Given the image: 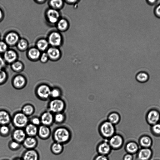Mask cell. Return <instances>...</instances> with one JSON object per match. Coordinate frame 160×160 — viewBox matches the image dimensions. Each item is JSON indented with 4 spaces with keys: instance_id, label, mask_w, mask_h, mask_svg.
Returning <instances> with one entry per match:
<instances>
[{
    "instance_id": "cb8c5ba5",
    "label": "cell",
    "mask_w": 160,
    "mask_h": 160,
    "mask_svg": "<svg viewBox=\"0 0 160 160\" xmlns=\"http://www.w3.org/2000/svg\"><path fill=\"white\" fill-rule=\"evenodd\" d=\"M49 44L47 39L41 38L38 39L36 42V47L40 52H45L49 48Z\"/></svg>"
},
{
    "instance_id": "c3c4849f",
    "label": "cell",
    "mask_w": 160,
    "mask_h": 160,
    "mask_svg": "<svg viewBox=\"0 0 160 160\" xmlns=\"http://www.w3.org/2000/svg\"><path fill=\"white\" fill-rule=\"evenodd\" d=\"M6 62L3 58L0 56V65L3 68Z\"/></svg>"
},
{
    "instance_id": "52a82bcc",
    "label": "cell",
    "mask_w": 160,
    "mask_h": 160,
    "mask_svg": "<svg viewBox=\"0 0 160 160\" xmlns=\"http://www.w3.org/2000/svg\"><path fill=\"white\" fill-rule=\"evenodd\" d=\"M45 16L47 22L51 25H55L61 18L59 11L50 8L46 10Z\"/></svg>"
},
{
    "instance_id": "db71d44e",
    "label": "cell",
    "mask_w": 160,
    "mask_h": 160,
    "mask_svg": "<svg viewBox=\"0 0 160 160\" xmlns=\"http://www.w3.org/2000/svg\"></svg>"
},
{
    "instance_id": "6da1fadb",
    "label": "cell",
    "mask_w": 160,
    "mask_h": 160,
    "mask_svg": "<svg viewBox=\"0 0 160 160\" xmlns=\"http://www.w3.org/2000/svg\"><path fill=\"white\" fill-rule=\"evenodd\" d=\"M52 135L54 142L63 145L68 143L71 139V135L69 131L63 127L56 128L53 130Z\"/></svg>"
},
{
    "instance_id": "816d5d0a",
    "label": "cell",
    "mask_w": 160,
    "mask_h": 160,
    "mask_svg": "<svg viewBox=\"0 0 160 160\" xmlns=\"http://www.w3.org/2000/svg\"><path fill=\"white\" fill-rule=\"evenodd\" d=\"M156 1V0L148 1V2L149 3V4H154Z\"/></svg>"
},
{
    "instance_id": "d6a6232c",
    "label": "cell",
    "mask_w": 160,
    "mask_h": 160,
    "mask_svg": "<svg viewBox=\"0 0 160 160\" xmlns=\"http://www.w3.org/2000/svg\"><path fill=\"white\" fill-rule=\"evenodd\" d=\"M11 129L8 125L0 126V135L2 137H8L10 134Z\"/></svg>"
},
{
    "instance_id": "e575fe53",
    "label": "cell",
    "mask_w": 160,
    "mask_h": 160,
    "mask_svg": "<svg viewBox=\"0 0 160 160\" xmlns=\"http://www.w3.org/2000/svg\"><path fill=\"white\" fill-rule=\"evenodd\" d=\"M120 118L119 116L118 113L113 112L109 115L108 119L109 122L114 124L117 123L119 122Z\"/></svg>"
},
{
    "instance_id": "2e32d148",
    "label": "cell",
    "mask_w": 160,
    "mask_h": 160,
    "mask_svg": "<svg viewBox=\"0 0 160 160\" xmlns=\"http://www.w3.org/2000/svg\"><path fill=\"white\" fill-rule=\"evenodd\" d=\"M18 57L17 52L12 49H8L3 54V58L6 63L11 64L18 60Z\"/></svg>"
},
{
    "instance_id": "ac0fdd59",
    "label": "cell",
    "mask_w": 160,
    "mask_h": 160,
    "mask_svg": "<svg viewBox=\"0 0 160 160\" xmlns=\"http://www.w3.org/2000/svg\"><path fill=\"white\" fill-rule=\"evenodd\" d=\"M51 134L49 127L41 124L38 127L37 135L42 140H47L49 138Z\"/></svg>"
},
{
    "instance_id": "8d00e7d4",
    "label": "cell",
    "mask_w": 160,
    "mask_h": 160,
    "mask_svg": "<svg viewBox=\"0 0 160 160\" xmlns=\"http://www.w3.org/2000/svg\"><path fill=\"white\" fill-rule=\"evenodd\" d=\"M61 94V92L57 87H53L51 88L50 93V97L52 99L59 98Z\"/></svg>"
},
{
    "instance_id": "4316f807",
    "label": "cell",
    "mask_w": 160,
    "mask_h": 160,
    "mask_svg": "<svg viewBox=\"0 0 160 160\" xmlns=\"http://www.w3.org/2000/svg\"><path fill=\"white\" fill-rule=\"evenodd\" d=\"M152 155L151 150L147 148L140 150L138 154V158L140 160H148Z\"/></svg>"
},
{
    "instance_id": "83f0119b",
    "label": "cell",
    "mask_w": 160,
    "mask_h": 160,
    "mask_svg": "<svg viewBox=\"0 0 160 160\" xmlns=\"http://www.w3.org/2000/svg\"><path fill=\"white\" fill-rule=\"evenodd\" d=\"M34 106L31 104H26L22 107L21 111L28 117L32 115L35 112Z\"/></svg>"
},
{
    "instance_id": "d6986e66",
    "label": "cell",
    "mask_w": 160,
    "mask_h": 160,
    "mask_svg": "<svg viewBox=\"0 0 160 160\" xmlns=\"http://www.w3.org/2000/svg\"><path fill=\"white\" fill-rule=\"evenodd\" d=\"M38 144V141L36 137L27 136L22 145L26 149H35Z\"/></svg>"
},
{
    "instance_id": "7c38bea8",
    "label": "cell",
    "mask_w": 160,
    "mask_h": 160,
    "mask_svg": "<svg viewBox=\"0 0 160 160\" xmlns=\"http://www.w3.org/2000/svg\"><path fill=\"white\" fill-rule=\"evenodd\" d=\"M12 83L13 87L17 89H21L27 85V79L26 77L21 74L16 75L13 78Z\"/></svg>"
},
{
    "instance_id": "60d3db41",
    "label": "cell",
    "mask_w": 160,
    "mask_h": 160,
    "mask_svg": "<svg viewBox=\"0 0 160 160\" xmlns=\"http://www.w3.org/2000/svg\"><path fill=\"white\" fill-rule=\"evenodd\" d=\"M30 121V122L38 127H39L41 124L40 117L37 116H34L32 118Z\"/></svg>"
},
{
    "instance_id": "9c48e42d",
    "label": "cell",
    "mask_w": 160,
    "mask_h": 160,
    "mask_svg": "<svg viewBox=\"0 0 160 160\" xmlns=\"http://www.w3.org/2000/svg\"><path fill=\"white\" fill-rule=\"evenodd\" d=\"M19 34L16 32L10 31L5 35L4 41L8 47H12L16 46L20 38Z\"/></svg>"
},
{
    "instance_id": "5bb4252c",
    "label": "cell",
    "mask_w": 160,
    "mask_h": 160,
    "mask_svg": "<svg viewBox=\"0 0 160 160\" xmlns=\"http://www.w3.org/2000/svg\"><path fill=\"white\" fill-rule=\"evenodd\" d=\"M41 124L49 127L54 122V114L48 110L43 112L40 117Z\"/></svg>"
},
{
    "instance_id": "7bdbcfd3",
    "label": "cell",
    "mask_w": 160,
    "mask_h": 160,
    "mask_svg": "<svg viewBox=\"0 0 160 160\" xmlns=\"http://www.w3.org/2000/svg\"><path fill=\"white\" fill-rule=\"evenodd\" d=\"M49 60L48 57L46 52H45L41 53L39 59L41 63H47Z\"/></svg>"
},
{
    "instance_id": "8992f818",
    "label": "cell",
    "mask_w": 160,
    "mask_h": 160,
    "mask_svg": "<svg viewBox=\"0 0 160 160\" xmlns=\"http://www.w3.org/2000/svg\"><path fill=\"white\" fill-rule=\"evenodd\" d=\"M65 103L61 99L58 98L52 99L48 102V111L53 114L62 112L65 108Z\"/></svg>"
},
{
    "instance_id": "9a60e30c",
    "label": "cell",
    "mask_w": 160,
    "mask_h": 160,
    "mask_svg": "<svg viewBox=\"0 0 160 160\" xmlns=\"http://www.w3.org/2000/svg\"><path fill=\"white\" fill-rule=\"evenodd\" d=\"M12 140L22 144L27 136L24 129L15 128L12 132Z\"/></svg>"
},
{
    "instance_id": "e0dca14e",
    "label": "cell",
    "mask_w": 160,
    "mask_h": 160,
    "mask_svg": "<svg viewBox=\"0 0 160 160\" xmlns=\"http://www.w3.org/2000/svg\"><path fill=\"white\" fill-rule=\"evenodd\" d=\"M21 158L22 160H39L40 156L35 149H28L23 152Z\"/></svg>"
},
{
    "instance_id": "ab89813d",
    "label": "cell",
    "mask_w": 160,
    "mask_h": 160,
    "mask_svg": "<svg viewBox=\"0 0 160 160\" xmlns=\"http://www.w3.org/2000/svg\"><path fill=\"white\" fill-rule=\"evenodd\" d=\"M152 132L156 135H160V122L151 126Z\"/></svg>"
},
{
    "instance_id": "7402d4cb",
    "label": "cell",
    "mask_w": 160,
    "mask_h": 160,
    "mask_svg": "<svg viewBox=\"0 0 160 160\" xmlns=\"http://www.w3.org/2000/svg\"><path fill=\"white\" fill-rule=\"evenodd\" d=\"M12 117L9 112L4 109L0 110V126L8 125L11 122Z\"/></svg>"
},
{
    "instance_id": "7dc6e473",
    "label": "cell",
    "mask_w": 160,
    "mask_h": 160,
    "mask_svg": "<svg viewBox=\"0 0 160 160\" xmlns=\"http://www.w3.org/2000/svg\"><path fill=\"white\" fill-rule=\"evenodd\" d=\"M155 12L156 15L160 17V4L158 5L156 8Z\"/></svg>"
},
{
    "instance_id": "f6af8a7d",
    "label": "cell",
    "mask_w": 160,
    "mask_h": 160,
    "mask_svg": "<svg viewBox=\"0 0 160 160\" xmlns=\"http://www.w3.org/2000/svg\"><path fill=\"white\" fill-rule=\"evenodd\" d=\"M133 157L131 154L128 153L125 155L123 157V160H132Z\"/></svg>"
},
{
    "instance_id": "603a6c76",
    "label": "cell",
    "mask_w": 160,
    "mask_h": 160,
    "mask_svg": "<svg viewBox=\"0 0 160 160\" xmlns=\"http://www.w3.org/2000/svg\"><path fill=\"white\" fill-rule=\"evenodd\" d=\"M38 127L29 122L24 128L27 136L36 137L37 136Z\"/></svg>"
},
{
    "instance_id": "b9f144b4",
    "label": "cell",
    "mask_w": 160,
    "mask_h": 160,
    "mask_svg": "<svg viewBox=\"0 0 160 160\" xmlns=\"http://www.w3.org/2000/svg\"><path fill=\"white\" fill-rule=\"evenodd\" d=\"M8 47L4 41H0V53L3 54L8 49Z\"/></svg>"
},
{
    "instance_id": "836d02e7",
    "label": "cell",
    "mask_w": 160,
    "mask_h": 160,
    "mask_svg": "<svg viewBox=\"0 0 160 160\" xmlns=\"http://www.w3.org/2000/svg\"><path fill=\"white\" fill-rule=\"evenodd\" d=\"M21 145V144L12 140L9 142L8 147L11 150L16 151L20 148Z\"/></svg>"
},
{
    "instance_id": "44dd1931",
    "label": "cell",
    "mask_w": 160,
    "mask_h": 160,
    "mask_svg": "<svg viewBox=\"0 0 160 160\" xmlns=\"http://www.w3.org/2000/svg\"><path fill=\"white\" fill-rule=\"evenodd\" d=\"M56 28L58 31L63 32L68 30L70 23L68 20L64 18H61L56 24Z\"/></svg>"
},
{
    "instance_id": "1f68e13d",
    "label": "cell",
    "mask_w": 160,
    "mask_h": 160,
    "mask_svg": "<svg viewBox=\"0 0 160 160\" xmlns=\"http://www.w3.org/2000/svg\"><path fill=\"white\" fill-rule=\"evenodd\" d=\"M138 149L137 145L133 142L128 143L125 146L126 150L128 153L132 154L136 152Z\"/></svg>"
},
{
    "instance_id": "f546056e",
    "label": "cell",
    "mask_w": 160,
    "mask_h": 160,
    "mask_svg": "<svg viewBox=\"0 0 160 160\" xmlns=\"http://www.w3.org/2000/svg\"><path fill=\"white\" fill-rule=\"evenodd\" d=\"M29 44L27 39L24 38H20L16 46L18 50L24 52L28 48Z\"/></svg>"
},
{
    "instance_id": "7a4b0ae2",
    "label": "cell",
    "mask_w": 160,
    "mask_h": 160,
    "mask_svg": "<svg viewBox=\"0 0 160 160\" xmlns=\"http://www.w3.org/2000/svg\"><path fill=\"white\" fill-rule=\"evenodd\" d=\"M29 121L28 117L21 111L15 112L12 117L11 122L15 128L23 129Z\"/></svg>"
},
{
    "instance_id": "d4e9b609",
    "label": "cell",
    "mask_w": 160,
    "mask_h": 160,
    "mask_svg": "<svg viewBox=\"0 0 160 160\" xmlns=\"http://www.w3.org/2000/svg\"><path fill=\"white\" fill-rule=\"evenodd\" d=\"M63 149V145L55 142L52 143L50 146L51 152L55 155H58L62 153Z\"/></svg>"
},
{
    "instance_id": "4dcf8cb0",
    "label": "cell",
    "mask_w": 160,
    "mask_h": 160,
    "mask_svg": "<svg viewBox=\"0 0 160 160\" xmlns=\"http://www.w3.org/2000/svg\"><path fill=\"white\" fill-rule=\"evenodd\" d=\"M149 78L148 74L144 72L138 73L136 76V80L140 83H145L147 82Z\"/></svg>"
},
{
    "instance_id": "8fae6325",
    "label": "cell",
    "mask_w": 160,
    "mask_h": 160,
    "mask_svg": "<svg viewBox=\"0 0 160 160\" xmlns=\"http://www.w3.org/2000/svg\"><path fill=\"white\" fill-rule=\"evenodd\" d=\"M146 120L147 122L151 126L160 122V112L155 109L150 110L146 114Z\"/></svg>"
},
{
    "instance_id": "f1b7e54d",
    "label": "cell",
    "mask_w": 160,
    "mask_h": 160,
    "mask_svg": "<svg viewBox=\"0 0 160 160\" xmlns=\"http://www.w3.org/2000/svg\"><path fill=\"white\" fill-rule=\"evenodd\" d=\"M10 65L12 70L17 73L22 72L24 68L23 63L21 61L18 60Z\"/></svg>"
},
{
    "instance_id": "f5cc1de1",
    "label": "cell",
    "mask_w": 160,
    "mask_h": 160,
    "mask_svg": "<svg viewBox=\"0 0 160 160\" xmlns=\"http://www.w3.org/2000/svg\"><path fill=\"white\" fill-rule=\"evenodd\" d=\"M13 160H22L21 158H17L14 159Z\"/></svg>"
},
{
    "instance_id": "bcb514c9",
    "label": "cell",
    "mask_w": 160,
    "mask_h": 160,
    "mask_svg": "<svg viewBox=\"0 0 160 160\" xmlns=\"http://www.w3.org/2000/svg\"><path fill=\"white\" fill-rule=\"evenodd\" d=\"M79 1L78 0H65L64 2L67 4L69 5L74 4L78 2Z\"/></svg>"
},
{
    "instance_id": "ba28073f",
    "label": "cell",
    "mask_w": 160,
    "mask_h": 160,
    "mask_svg": "<svg viewBox=\"0 0 160 160\" xmlns=\"http://www.w3.org/2000/svg\"><path fill=\"white\" fill-rule=\"evenodd\" d=\"M112 150L108 140L104 139L98 143L96 147V151L98 154L108 156Z\"/></svg>"
},
{
    "instance_id": "f35d334b",
    "label": "cell",
    "mask_w": 160,
    "mask_h": 160,
    "mask_svg": "<svg viewBox=\"0 0 160 160\" xmlns=\"http://www.w3.org/2000/svg\"><path fill=\"white\" fill-rule=\"evenodd\" d=\"M64 116L62 112L55 113L54 115V122L56 123H61L64 121Z\"/></svg>"
},
{
    "instance_id": "d590c367",
    "label": "cell",
    "mask_w": 160,
    "mask_h": 160,
    "mask_svg": "<svg viewBox=\"0 0 160 160\" xmlns=\"http://www.w3.org/2000/svg\"><path fill=\"white\" fill-rule=\"evenodd\" d=\"M140 142L142 146L144 147L145 148H147L150 146L152 141L149 137L144 136L141 138Z\"/></svg>"
},
{
    "instance_id": "ee69618b",
    "label": "cell",
    "mask_w": 160,
    "mask_h": 160,
    "mask_svg": "<svg viewBox=\"0 0 160 160\" xmlns=\"http://www.w3.org/2000/svg\"><path fill=\"white\" fill-rule=\"evenodd\" d=\"M93 160H109L108 156L98 154L93 158Z\"/></svg>"
},
{
    "instance_id": "277c9868",
    "label": "cell",
    "mask_w": 160,
    "mask_h": 160,
    "mask_svg": "<svg viewBox=\"0 0 160 160\" xmlns=\"http://www.w3.org/2000/svg\"><path fill=\"white\" fill-rule=\"evenodd\" d=\"M100 132L104 139L108 140L115 134V128L113 124L109 121L105 122L100 126Z\"/></svg>"
},
{
    "instance_id": "30bf717a",
    "label": "cell",
    "mask_w": 160,
    "mask_h": 160,
    "mask_svg": "<svg viewBox=\"0 0 160 160\" xmlns=\"http://www.w3.org/2000/svg\"><path fill=\"white\" fill-rule=\"evenodd\" d=\"M108 141L112 149L117 150L122 147L124 140L121 136L115 134L108 140Z\"/></svg>"
},
{
    "instance_id": "ffe728a7",
    "label": "cell",
    "mask_w": 160,
    "mask_h": 160,
    "mask_svg": "<svg viewBox=\"0 0 160 160\" xmlns=\"http://www.w3.org/2000/svg\"><path fill=\"white\" fill-rule=\"evenodd\" d=\"M41 53L36 47H32L27 51V56L30 60L35 62L39 60Z\"/></svg>"
},
{
    "instance_id": "f907efd6",
    "label": "cell",
    "mask_w": 160,
    "mask_h": 160,
    "mask_svg": "<svg viewBox=\"0 0 160 160\" xmlns=\"http://www.w3.org/2000/svg\"><path fill=\"white\" fill-rule=\"evenodd\" d=\"M4 17V14L2 10L0 8V22L3 19Z\"/></svg>"
},
{
    "instance_id": "74e56055",
    "label": "cell",
    "mask_w": 160,
    "mask_h": 160,
    "mask_svg": "<svg viewBox=\"0 0 160 160\" xmlns=\"http://www.w3.org/2000/svg\"><path fill=\"white\" fill-rule=\"evenodd\" d=\"M8 74L6 71L3 69L0 70V85L4 84L8 78Z\"/></svg>"
},
{
    "instance_id": "4fadbf2b",
    "label": "cell",
    "mask_w": 160,
    "mask_h": 160,
    "mask_svg": "<svg viewBox=\"0 0 160 160\" xmlns=\"http://www.w3.org/2000/svg\"><path fill=\"white\" fill-rule=\"evenodd\" d=\"M49 60L52 61L59 60L62 56L61 51L59 48L50 47L46 51Z\"/></svg>"
},
{
    "instance_id": "681fc988",
    "label": "cell",
    "mask_w": 160,
    "mask_h": 160,
    "mask_svg": "<svg viewBox=\"0 0 160 160\" xmlns=\"http://www.w3.org/2000/svg\"><path fill=\"white\" fill-rule=\"evenodd\" d=\"M34 1L37 3L42 4L44 3L46 1L45 0H34Z\"/></svg>"
},
{
    "instance_id": "5b68a950",
    "label": "cell",
    "mask_w": 160,
    "mask_h": 160,
    "mask_svg": "<svg viewBox=\"0 0 160 160\" xmlns=\"http://www.w3.org/2000/svg\"><path fill=\"white\" fill-rule=\"evenodd\" d=\"M51 47L59 48L63 42V37L58 31H53L48 35L47 39Z\"/></svg>"
},
{
    "instance_id": "3957f363",
    "label": "cell",
    "mask_w": 160,
    "mask_h": 160,
    "mask_svg": "<svg viewBox=\"0 0 160 160\" xmlns=\"http://www.w3.org/2000/svg\"><path fill=\"white\" fill-rule=\"evenodd\" d=\"M51 87L46 83H42L37 86L35 90L37 96L39 99L46 100L50 97Z\"/></svg>"
},
{
    "instance_id": "484cf974",
    "label": "cell",
    "mask_w": 160,
    "mask_h": 160,
    "mask_svg": "<svg viewBox=\"0 0 160 160\" xmlns=\"http://www.w3.org/2000/svg\"><path fill=\"white\" fill-rule=\"evenodd\" d=\"M64 1L62 0H51L48 1L49 8L59 11L63 7Z\"/></svg>"
}]
</instances>
